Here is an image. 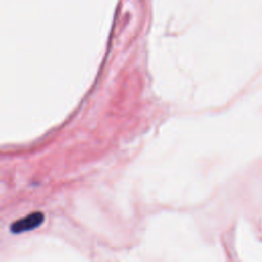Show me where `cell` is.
<instances>
[{"label":"cell","instance_id":"1","mask_svg":"<svg viewBox=\"0 0 262 262\" xmlns=\"http://www.w3.org/2000/svg\"><path fill=\"white\" fill-rule=\"evenodd\" d=\"M44 221V214L40 211L32 212L27 216L14 221L10 226V231L14 234L27 232L39 227Z\"/></svg>","mask_w":262,"mask_h":262}]
</instances>
